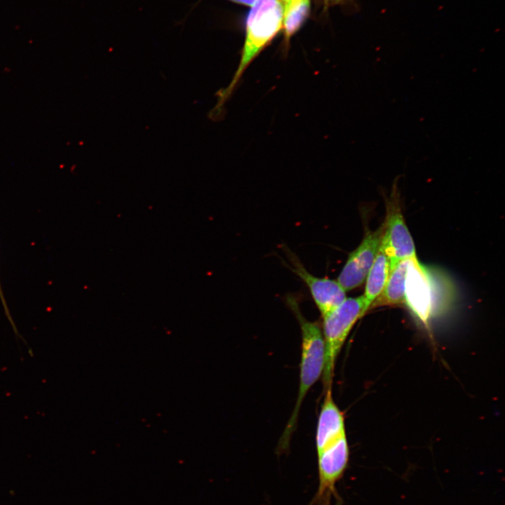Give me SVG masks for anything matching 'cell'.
<instances>
[{
    "label": "cell",
    "mask_w": 505,
    "mask_h": 505,
    "mask_svg": "<svg viewBox=\"0 0 505 505\" xmlns=\"http://www.w3.org/2000/svg\"><path fill=\"white\" fill-rule=\"evenodd\" d=\"M286 302L299 324L302 352L298 395L292 415L280 439V450L287 449L292 433L296 428L302 403L309 390L322 376L325 362L324 339L319 324L316 321L307 320L302 315L297 299L293 295H287Z\"/></svg>",
    "instance_id": "1"
},
{
    "label": "cell",
    "mask_w": 505,
    "mask_h": 505,
    "mask_svg": "<svg viewBox=\"0 0 505 505\" xmlns=\"http://www.w3.org/2000/svg\"><path fill=\"white\" fill-rule=\"evenodd\" d=\"M283 3L281 0H257L246 20V32L241 57L223 98L234 90L244 72L283 27Z\"/></svg>",
    "instance_id": "2"
},
{
    "label": "cell",
    "mask_w": 505,
    "mask_h": 505,
    "mask_svg": "<svg viewBox=\"0 0 505 505\" xmlns=\"http://www.w3.org/2000/svg\"><path fill=\"white\" fill-rule=\"evenodd\" d=\"M367 309L363 295L346 297L337 308L323 316L325 362L322 380L325 390L332 387L336 360L352 328Z\"/></svg>",
    "instance_id": "3"
},
{
    "label": "cell",
    "mask_w": 505,
    "mask_h": 505,
    "mask_svg": "<svg viewBox=\"0 0 505 505\" xmlns=\"http://www.w3.org/2000/svg\"><path fill=\"white\" fill-rule=\"evenodd\" d=\"M317 454L319 485L311 504L329 505L332 495L336 496L335 484L342 477L349 462L346 436L341 437Z\"/></svg>",
    "instance_id": "4"
},
{
    "label": "cell",
    "mask_w": 505,
    "mask_h": 505,
    "mask_svg": "<svg viewBox=\"0 0 505 505\" xmlns=\"http://www.w3.org/2000/svg\"><path fill=\"white\" fill-rule=\"evenodd\" d=\"M384 231V223L375 231H368L349 255L337 280L345 291L355 289L365 282L381 246Z\"/></svg>",
    "instance_id": "5"
},
{
    "label": "cell",
    "mask_w": 505,
    "mask_h": 505,
    "mask_svg": "<svg viewBox=\"0 0 505 505\" xmlns=\"http://www.w3.org/2000/svg\"><path fill=\"white\" fill-rule=\"evenodd\" d=\"M382 246L389 258L391 271L398 262L417 257L413 239L393 197L388 203Z\"/></svg>",
    "instance_id": "6"
},
{
    "label": "cell",
    "mask_w": 505,
    "mask_h": 505,
    "mask_svg": "<svg viewBox=\"0 0 505 505\" xmlns=\"http://www.w3.org/2000/svg\"><path fill=\"white\" fill-rule=\"evenodd\" d=\"M292 264V270L304 282L322 317L330 313L340 304L346 297V291L336 280L320 278L309 272L292 252H287Z\"/></svg>",
    "instance_id": "7"
},
{
    "label": "cell",
    "mask_w": 505,
    "mask_h": 505,
    "mask_svg": "<svg viewBox=\"0 0 505 505\" xmlns=\"http://www.w3.org/2000/svg\"><path fill=\"white\" fill-rule=\"evenodd\" d=\"M405 302L414 314L426 323L431 314V300L426 274L417 257L410 260L405 281Z\"/></svg>",
    "instance_id": "8"
},
{
    "label": "cell",
    "mask_w": 505,
    "mask_h": 505,
    "mask_svg": "<svg viewBox=\"0 0 505 505\" xmlns=\"http://www.w3.org/2000/svg\"><path fill=\"white\" fill-rule=\"evenodd\" d=\"M325 391L316 428L317 454L346 435L344 415L333 400L332 388Z\"/></svg>",
    "instance_id": "9"
},
{
    "label": "cell",
    "mask_w": 505,
    "mask_h": 505,
    "mask_svg": "<svg viewBox=\"0 0 505 505\" xmlns=\"http://www.w3.org/2000/svg\"><path fill=\"white\" fill-rule=\"evenodd\" d=\"M390 272V260L381 244L365 281V292L363 295L367 311L382 292Z\"/></svg>",
    "instance_id": "10"
},
{
    "label": "cell",
    "mask_w": 505,
    "mask_h": 505,
    "mask_svg": "<svg viewBox=\"0 0 505 505\" xmlns=\"http://www.w3.org/2000/svg\"><path fill=\"white\" fill-rule=\"evenodd\" d=\"M410 260L398 262L392 269L380 295L370 307L395 305L405 302V281Z\"/></svg>",
    "instance_id": "11"
},
{
    "label": "cell",
    "mask_w": 505,
    "mask_h": 505,
    "mask_svg": "<svg viewBox=\"0 0 505 505\" xmlns=\"http://www.w3.org/2000/svg\"><path fill=\"white\" fill-rule=\"evenodd\" d=\"M310 10V0H291L283 3V28L285 41L300 29L307 18Z\"/></svg>",
    "instance_id": "12"
},
{
    "label": "cell",
    "mask_w": 505,
    "mask_h": 505,
    "mask_svg": "<svg viewBox=\"0 0 505 505\" xmlns=\"http://www.w3.org/2000/svg\"><path fill=\"white\" fill-rule=\"evenodd\" d=\"M0 299H1V304H2V306H3V308H4L5 314H6V316L8 321L10 322V323H11L13 329V331H14L15 335H17V336L19 337L20 335H19L18 331L17 328L15 327V323H14V321H13V318H12L11 314V313H10V311H9V309H8V305H7V303H6V297H5L4 295V292H3V289H2V287H1V281H0Z\"/></svg>",
    "instance_id": "13"
},
{
    "label": "cell",
    "mask_w": 505,
    "mask_h": 505,
    "mask_svg": "<svg viewBox=\"0 0 505 505\" xmlns=\"http://www.w3.org/2000/svg\"><path fill=\"white\" fill-rule=\"evenodd\" d=\"M234 3L243 4L245 6H252L256 2L257 0H229Z\"/></svg>",
    "instance_id": "14"
},
{
    "label": "cell",
    "mask_w": 505,
    "mask_h": 505,
    "mask_svg": "<svg viewBox=\"0 0 505 505\" xmlns=\"http://www.w3.org/2000/svg\"><path fill=\"white\" fill-rule=\"evenodd\" d=\"M326 1L331 4H340V3H344L345 1H347L349 0H326Z\"/></svg>",
    "instance_id": "15"
},
{
    "label": "cell",
    "mask_w": 505,
    "mask_h": 505,
    "mask_svg": "<svg viewBox=\"0 0 505 505\" xmlns=\"http://www.w3.org/2000/svg\"><path fill=\"white\" fill-rule=\"evenodd\" d=\"M281 1H283V3H284V2H286V1H291V0H281Z\"/></svg>",
    "instance_id": "16"
}]
</instances>
